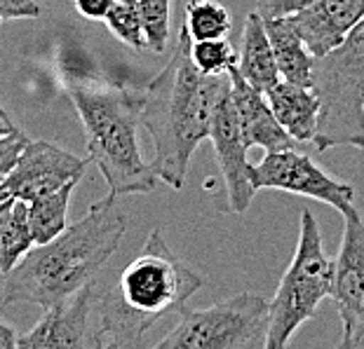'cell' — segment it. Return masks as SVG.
<instances>
[{
	"label": "cell",
	"mask_w": 364,
	"mask_h": 349,
	"mask_svg": "<svg viewBox=\"0 0 364 349\" xmlns=\"http://www.w3.org/2000/svg\"><path fill=\"white\" fill-rule=\"evenodd\" d=\"M113 192L87 209L80 221L48 244H36L5 275L0 305L31 302L48 309L75 296L120 249L127 218L115 204Z\"/></svg>",
	"instance_id": "cell-1"
},
{
	"label": "cell",
	"mask_w": 364,
	"mask_h": 349,
	"mask_svg": "<svg viewBox=\"0 0 364 349\" xmlns=\"http://www.w3.org/2000/svg\"><path fill=\"white\" fill-rule=\"evenodd\" d=\"M228 84L200 73L191 59V35L181 26L172 57L153 77L144 94L141 122L153 138V172L169 188L181 190L191 157L209 138L216 99Z\"/></svg>",
	"instance_id": "cell-2"
},
{
	"label": "cell",
	"mask_w": 364,
	"mask_h": 349,
	"mask_svg": "<svg viewBox=\"0 0 364 349\" xmlns=\"http://www.w3.org/2000/svg\"><path fill=\"white\" fill-rule=\"evenodd\" d=\"M203 284L205 279L165 244L162 232L153 230L136 258L120 272L118 284L99 302V349L141 347L146 331L162 316L181 312Z\"/></svg>",
	"instance_id": "cell-3"
},
{
	"label": "cell",
	"mask_w": 364,
	"mask_h": 349,
	"mask_svg": "<svg viewBox=\"0 0 364 349\" xmlns=\"http://www.w3.org/2000/svg\"><path fill=\"white\" fill-rule=\"evenodd\" d=\"M66 89L87 138V160L97 165L113 195H149L156 190L160 178L141 157L136 138L144 96L99 77H75Z\"/></svg>",
	"instance_id": "cell-4"
},
{
	"label": "cell",
	"mask_w": 364,
	"mask_h": 349,
	"mask_svg": "<svg viewBox=\"0 0 364 349\" xmlns=\"http://www.w3.org/2000/svg\"><path fill=\"white\" fill-rule=\"evenodd\" d=\"M313 92L320 99V150L350 145L364 150V19L336 50L315 59Z\"/></svg>",
	"instance_id": "cell-5"
},
{
	"label": "cell",
	"mask_w": 364,
	"mask_h": 349,
	"mask_svg": "<svg viewBox=\"0 0 364 349\" xmlns=\"http://www.w3.org/2000/svg\"><path fill=\"white\" fill-rule=\"evenodd\" d=\"M334 260L324 253L322 232L311 209H301L299 242L294 258L270 300L266 349H284L294 333L313 319L320 302L331 296Z\"/></svg>",
	"instance_id": "cell-6"
},
{
	"label": "cell",
	"mask_w": 364,
	"mask_h": 349,
	"mask_svg": "<svg viewBox=\"0 0 364 349\" xmlns=\"http://www.w3.org/2000/svg\"><path fill=\"white\" fill-rule=\"evenodd\" d=\"M270 302L237 293L205 309H181L179 323L158 340V349H261L266 347Z\"/></svg>",
	"instance_id": "cell-7"
},
{
	"label": "cell",
	"mask_w": 364,
	"mask_h": 349,
	"mask_svg": "<svg viewBox=\"0 0 364 349\" xmlns=\"http://www.w3.org/2000/svg\"><path fill=\"white\" fill-rule=\"evenodd\" d=\"M252 183L257 190H282L291 195L317 199L334 206L336 211L353 206L355 188L350 183L338 181L313 162L311 155L296 148H284L266 153L259 165H252Z\"/></svg>",
	"instance_id": "cell-8"
},
{
	"label": "cell",
	"mask_w": 364,
	"mask_h": 349,
	"mask_svg": "<svg viewBox=\"0 0 364 349\" xmlns=\"http://www.w3.org/2000/svg\"><path fill=\"white\" fill-rule=\"evenodd\" d=\"M343 216V237L334 260L331 298L336 302L343 333L338 347L364 345V221L360 211L348 206Z\"/></svg>",
	"instance_id": "cell-9"
},
{
	"label": "cell",
	"mask_w": 364,
	"mask_h": 349,
	"mask_svg": "<svg viewBox=\"0 0 364 349\" xmlns=\"http://www.w3.org/2000/svg\"><path fill=\"white\" fill-rule=\"evenodd\" d=\"M209 141L214 145L216 162L223 178V190H226V204L221 211L242 216L250 209L257 188L252 183V165L247 162L250 145L245 141L242 127H240L233 96H230V80L216 99L212 127H209Z\"/></svg>",
	"instance_id": "cell-10"
},
{
	"label": "cell",
	"mask_w": 364,
	"mask_h": 349,
	"mask_svg": "<svg viewBox=\"0 0 364 349\" xmlns=\"http://www.w3.org/2000/svg\"><path fill=\"white\" fill-rule=\"evenodd\" d=\"M87 165L90 160L75 157L50 141H26L17 165L5 176L3 188L12 197L31 201L59 190L68 181H80Z\"/></svg>",
	"instance_id": "cell-11"
},
{
	"label": "cell",
	"mask_w": 364,
	"mask_h": 349,
	"mask_svg": "<svg viewBox=\"0 0 364 349\" xmlns=\"http://www.w3.org/2000/svg\"><path fill=\"white\" fill-rule=\"evenodd\" d=\"M97 282H90L75 296L45 309L43 319L33 328L21 333L17 347L24 349H99L97 333L90 331V312L95 305Z\"/></svg>",
	"instance_id": "cell-12"
},
{
	"label": "cell",
	"mask_w": 364,
	"mask_h": 349,
	"mask_svg": "<svg viewBox=\"0 0 364 349\" xmlns=\"http://www.w3.org/2000/svg\"><path fill=\"white\" fill-rule=\"evenodd\" d=\"M228 80H230V96H233V106L247 145L250 148H263L266 153L296 148V141L277 122L266 94L247 82L237 66L228 71Z\"/></svg>",
	"instance_id": "cell-13"
},
{
	"label": "cell",
	"mask_w": 364,
	"mask_h": 349,
	"mask_svg": "<svg viewBox=\"0 0 364 349\" xmlns=\"http://www.w3.org/2000/svg\"><path fill=\"white\" fill-rule=\"evenodd\" d=\"M315 59L336 50L364 19V0H317L311 7L289 14Z\"/></svg>",
	"instance_id": "cell-14"
},
{
	"label": "cell",
	"mask_w": 364,
	"mask_h": 349,
	"mask_svg": "<svg viewBox=\"0 0 364 349\" xmlns=\"http://www.w3.org/2000/svg\"><path fill=\"white\" fill-rule=\"evenodd\" d=\"M277 122L296 143H313L320 127V99L313 87L280 80L266 92Z\"/></svg>",
	"instance_id": "cell-15"
},
{
	"label": "cell",
	"mask_w": 364,
	"mask_h": 349,
	"mask_svg": "<svg viewBox=\"0 0 364 349\" xmlns=\"http://www.w3.org/2000/svg\"><path fill=\"white\" fill-rule=\"evenodd\" d=\"M237 68L245 75V80L254 84L259 92H263V94L282 80L280 71H277L273 45H270L266 31V21L257 10L245 17L242 43H240L237 52Z\"/></svg>",
	"instance_id": "cell-16"
},
{
	"label": "cell",
	"mask_w": 364,
	"mask_h": 349,
	"mask_svg": "<svg viewBox=\"0 0 364 349\" xmlns=\"http://www.w3.org/2000/svg\"><path fill=\"white\" fill-rule=\"evenodd\" d=\"M266 21V31L273 45L277 71L280 77L287 82H296L304 87L313 84V68H315V54L308 50L304 38L291 24L289 17H275L263 19Z\"/></svg>",
	"instance_id": "cell-17"
},
{
	"label": "cell",
	"mask_w": 364,
	"mask_h": 349,
	"mask_svg": "<svg viewBox=\"0 0 364 349\" xmlns=\"http://www.w3.org/2000/svg\"><path fill=\"white\" fill-rule=\"evenodd\" d=\"M78 181H68L59 190L28 201V223L36 244H48L68 228V204Z\"/></svg>",
	"instance_id": "cell-18"
},
{
	"label": "cell",
	"mask_w": 364,
	"mask_h": 349,
	"mask_svg": "<svg viewBox=\"0 0 364 349\" xmlns=\"http://www.w3.org/2000/svg\"><path fill=\"white\" fill-rule=\"evenodd\" d=\"M36 246L28 223V201L14 197L0 232V275H7Z\"/></svg>",
	"instance_id": "cell-19"
},
{
	"label": "cell",
	"mask_w": 364,
	"mask_h": 349,
	"mask_svg": "<svg viewBox=\"0 0 364 349\" xmlns=\"http://www.w3.org/2000/svg\"><path fill=\"white\" fill-rule=\"evenodd\" d=\"M191 40H214V38H228L230 33V12L216 0H191L183 12V24Z\"/></svg>",
	"instance_id": "cell-20"
},
{
	"label": "cell",
	"mask_w": 364,
	"mask_h": 349,
	"mask_svg": "<svg viewBox=\"0 0 364 349\" xmlns=\"http://www.w3.org/2000/svg\"><path fill=\"white\" fill-rule=\"evenodd\" d=\"M191 59L200 73L221 77L228 75L233 66H237V52L228 38H214V40H191Z\"/></svg>",
	"instance_id": "cell-21"
},
{
	"label": "cell",
	"mask_w": 364,
	"mask_h": 349,
	"mask_svg": "<svg viewBox=\"0 0 364 349\" xmlns=\"http://www.w3.org/2000/svg\"><path fill=\"white\" fill-rule=\"evenodd\" d=\"M141 14L146 50L162 54L169 43V19H172V0H136Z\"/></svg>",
	"instance_id": "cell-22"
},
{
	"label": "cell",
	"mask_w": 364,
	"mask_h": 349,
	"mask_svg": "<svg viewBox=\"0 0 364 349\" xmlns=\"http://www.w3.org/2000/svg\"><path fill=\"white\" fill-rule=\"evenodd\" d=\"M108 31L132 50H146V35L136 3H115L106 14Z\"/></svg>",
	"instance_id": "cell-23"
},
{
	"label": "cell",
	"mask_w": 364,
	"mask_h": 349,
	"mask_svg": "<svg viewBox=\"0 0 364 349\" xmlns=\"http://www.w3.org/2000/svg\"><path fill=\"white\" fill-rule=\"evenodd\" d=\"M28 138L24 136V131L17 129L10 136L0 138V183L5 181V176L12 172V167L17 165L21 150H24Z\"/></svg>",
	"instance_id": "cell-24"
},
{
	"label": "cell",
	"mask_w": 364,
	"mask_h": 349,
	"mask_svg": "<svg viewBox=\"0 0 364 349\" xmlns=\"http://www.w3.org/2000/svg\"><path fill=\"white\" fill-rule=\"evenodd\" d=\"M317 0H257V12L263 19H275V17H289L306 7H311Z\"/></svg>",
	"instance_id": "cell-25"
},
{
	"label": "cell",
	"mask_w": 364,
	"mask_h": 349,
	"mask_svg": "<svg viewBox=\"0 0 364 349\" xmlns=\"http://www.w3.org/2000/svg\"><path fill=\"white\" fill-rule=\"evenodd\" d=\"M43 14L38 0H0V21L5 19H36Z\"/></svg>",
	"instance_id": "cell-26"
},
{
	"label": "cell",
	"mask_w": 364,
	"mask_h": 349,
	"mask_svg": "<svg viewBox=\"0 0 364 349\" xmlns=\"http://www.w3.org/2000/svg\"><path fill=\"white\" fill-rule=\"evenodd\" d=\"M75 12L90 21H104L106 14L111 12L115 0H73Z\"/></svg>",
	"instance_id": "cell-27"
},
{
	"label": "cell",
	"mask_w": 364,
	"mask_h": 349,
	"mask_svg": "<svg viewBox=\"0 0 364 349\" xmlns=\"http://www.w3.org/2000/svg\"><path fill=\"white\" fill-rule=\"evenodd\" d=\"M17 340H19L17 331L7 321L0 319V349H14L17 347Z\"/></svg>",
	"instance_id": "cell-28"
},
{
	"label": "cell",
	"mask_w": 364,
	"mask_h": 349,
	"mask_svg": "<svg viewBox=\"0 0 364 349\" xmlns=\"http://www.w3.org/2000/svg\"><path fill=\"white\" fill-rule=\"evenodd\" d=\"M19 127L14 125L12 122V118H10V113L5 111L3 108V104H0V138L3 136H10V134H14V131H17Z\"/></svg>",
	"instance_id": "cell-29"
},
{
	"label": "cell",
	"mask_w": 364,
	"mask_h": 349,
	"mask_svg": "<svg viewBox=\"0 0 364 349\" xmlns=\"http://www.w3.org/2000/svg\"><path fill=\"white\" fill-rule=\"evenodd\" d=\"M12 201H14V197H7V199L3 201V204H0V232H3V223H5V218H7V214H10Z\"/></svg>",
	"instance_id": "cell-30"
},
{
	"label": "cell",
	"mask_w": 364,
	"mask_h": 349,
	"mask_svg": "<svg viewBox=\"0 0 364 349\" xmlns=\"http://www.w3.org/2000/svg\"><path fill=\"white\" fill-rule=\"evenodd\" d=\"M7 197H12V195H10V192H7V190L3 188V183H0V204H3V201H5Z\"/></svg>",
	"instance_id": "cell-31"
},
{
	"label": "cell",
	"mask_w": 364,
	"mask_h": 349,
	"mask_svg": "<svg viewBox=\"0 0 364 349\" xmlns=\"http://www.w3.org/2000/svg\"><path fill=\"white\" fill-rule=\"evenodd\" d=\"M115 3H136V0H115Z\"/></svg>",
	"instance_id": "cell-32"
}]
</instances>
